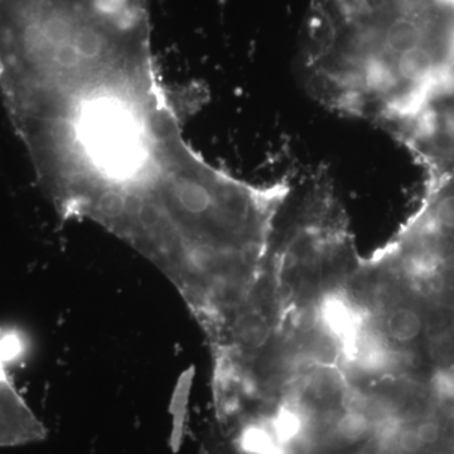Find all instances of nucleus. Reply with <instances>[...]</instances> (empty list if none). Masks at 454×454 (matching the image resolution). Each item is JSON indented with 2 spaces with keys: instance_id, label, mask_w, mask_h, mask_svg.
<instances>
[{
  "instance_id": "obj_1",
  "label": "nucleus",
  "mask_w": 454,
  "mask_h": 454,
  "mask_svg": "<svg viewBox=\"0 0 454 454\" xmlns=\"http://www.w3.org/2000/svg\"><path fill=\"white\" fill-rule=\"evenodd\" d=\"M146 0H46L0 32V94L56 207L119 236L215 172L155 73Z\"/></svg>"
},
{
  "instance_id": "obj_2",
  "label": "nucleus",
  "mask_w": 454,
  "mask_h": 454,
  "mask_svg": "<svg viewBox=\"0 0 454 454\" xmlns=\"http://www.w3.org/2000/svg\"><path fill=\"white\" fill-rule=\"evenodd\" d=\"M454 66V0H312L307 88L334 112L387 131Z\"/></svg>"
},
{
  "instance_id": "obj_3",
  "label": "nucleus",
  "mask_w": 454,
  "mask_h": 454,
  "mask_svg": "<svg viewBox=\"0 0 454 454\" xmlns=\"http://www.w3.org/2000/svg\"><path fill=\"white\" fill-rule=\"evenodd\" d=\"M366 267L397 356L424 378L454 379V172L427 182L417 210Z\"/></svg>"
},
{
  "instance_id": "obj_4",
  "label": "nucleus",
  "mask_w": 454,
  "mask_h": 454,
  "mask_svg": "<svg viewBox=\"0 0 454 454\" xmlns=\"http://www.w3.org/2000/svg\"><path fill=\"white\" fill-rule=\"evenodd\" d=\"M389 133L423 167L427 182L454 172V66Z\"/></svg>"
},
{
  "instance_id": "obj_5",
  "label": "nucleus",
  "mask_w": 454,
  "mask_h": 454,
  "mask_svg": "<svg viewBox=\"0 0 454 454\" xmlns=\"http://www.w3.org/2000/svg\"><path fill=\"white\" fill-rule=\"evenodd\" d=\"M20 352L14 334L0 336V448L38 443L47 430L9 378L8 361Z\"/></svg>"
},
{
  "instance_id": "obj_6",
  "label": "nucleus",
  "mask_w": 454,
  "mask_h": 454,
  "mask_svg": "<svg viewBox=\"0 0 454 454\" xmlns=\"http://www.w3.org/2000/svg\"><path fill=\"white\" fill-rule=\"evenodd\" d=\"M358 259H360V258H358ZM357 262H358V260H357ZM356 267H357V265H356ZM356 267H355V270H356ZM354 284H355V289H356V294H357L356 283H355V271H354ZM357 298H358V294H357ZM358 301H360V300H358ZM360 307H361V303H360ZM361 316H363V309H361ZM363 325H364V330L366 331L365 325H364V318H363ZM366 333L369 334V333H367V331H366ZM369 336H370V334H369ZM370 337H372V336H370ZM373 343H375V340H373ZM375 345H376V343H375ZM376 346H378V345H376ZM378 348H379V346H378ZM380 349H382V348H380ZM382 351H384V349H382ZM391 367H393V366H391ZM393 369H394V367H393ZM394 370H395V369H394ZM395 372H396V370H395Z\"/></svg>"
}]
</instances>
